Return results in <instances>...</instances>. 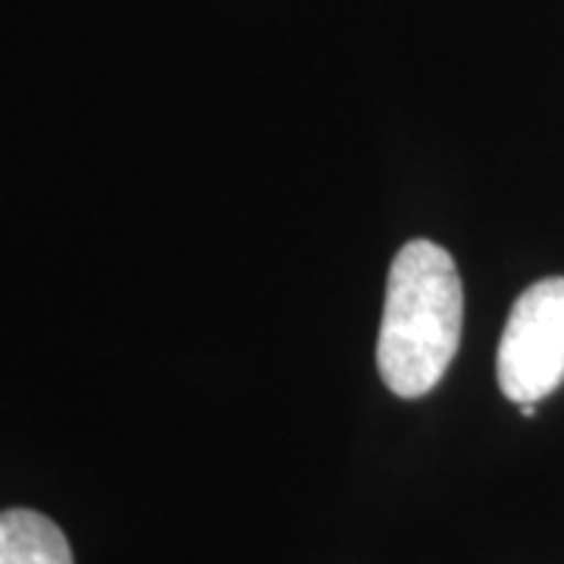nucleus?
<instances>
[{
  "label": "nucleus",
  "instance_id": "nucleus-2",
  "mask_svg": "<svg viewBox=\"0 0 564 564\" xmlns=\"http://www.w3.org/2000/svg\"><path fill=\"white\" fill-rule=\"evenodd\" d=\"M496 373L505 399L514 404L543 402L564 383V276L533 282L514 302Z\"/></svg>",
  "mask_w": 564,
  "mask_h": 564
},
{
  "label": "nucleus",
  "instance_id": "nucleus-1",
  "mask_svg": "<svg viewBox=\"0 0 564 564\" xmlns=\"http://www.w3.org/2000/svg\"><path fill=\"white\" fill-rule=\"evenodd\" d=\"M464 289L455 258L436 242H408L386 282V307L377 339L383 383L402 399H421L445 377L458 351Z\"/></svg>",
  "mask_w": 564,
  "mask_h": 564
},
{
  "label": "nucleus",
  "instance_id": "nucleus-3",
  "mask_svg": "<svg viewBox=\"0 0 564 564\" xmlns=\"http://www.w3.org/2000/svg\"><path fill=\"white\" fill-rule=\"evenodd\" d=\"M0 564H73L63 530L29 508L0 514Z\"/></svg>",
  "mask_w": 564,
  "mask_h": 564
}]
</instances>
